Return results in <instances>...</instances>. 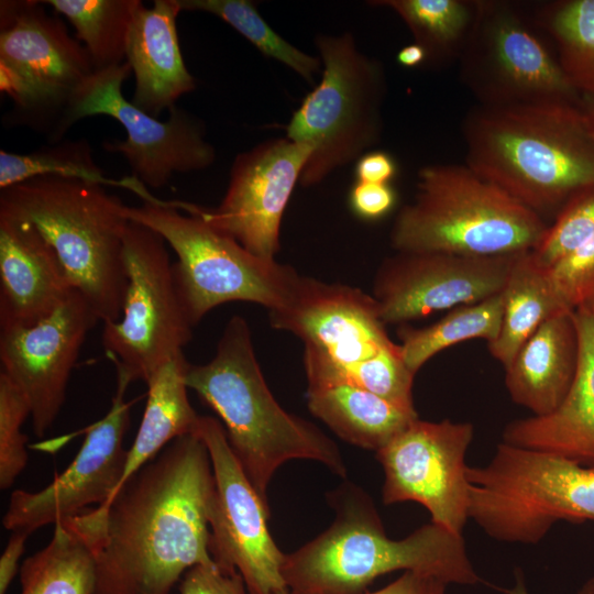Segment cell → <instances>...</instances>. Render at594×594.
Here are the masks:
<instances>
[{
    "instance_id": "1",
    "label": "cell",
    "mask_w": 594,
    "mask_h": 594,
    "mask_svg": "<svg viewBox=\"0 0 594 594\" xmlns=\"http://www.w3.org/2000/svg\"><path fill=\"white\" fill-rule=\"evenodd\" d=\"M215 493L205 442H169L107 503L81 513L96 559L94 594H170L186 571L213 563Z\"/></svg>"
},
{
    "instance_id": "2",
    "label": "cell",
    "mask_w": 594,
    "mask_h": 594,
    "mask_svg": "<svg viewBox=\"0 0 594 594\" xmlns=\"http://www.w3.org/2000/svg\"><path fill=\"white\" fill-rule=\"evenodd\" d=\"M336 519L318 537L285 556L282 574L290 594H364L394 571L435 576L447 584L482 582L462 535L429 522L391 539L370 497L345 484L330 495Z\"/></svg>"
},
{
    "instance_id": "3",
    "label": "cell",
    "mask_w": 594,
    "mask_h": 594,
    "mask_svg": "<svg viewBox=\"0 0 594 594\" xmlns=\"http://www.w3.org/2000/svg\"><path fill=\"white\" fill-rule=\"evenodd\" d=\"M461 131L465 164L543 219L594 185V140L579 103L477 105Z\"/></svg>"
},
{
    "instance_id": "4",
    "label": "cell",
    "mask_w": 594,
    "mask_h": 594,
    "mask_svg": "<svg viewBox=\"0 0 594 594\" xmlns=\"http://www.w3.org/2000/svg\"><path fill=\"white\" fill-rule=\"evenodd\" d=\"M185 381L222 420L232 452L267 505L272 477L289 460L317 461L345 476L337 444L274 398L257 363L249 324L241 316L227 322L209 362L188 364Z\"/></svg>"
},
{
    "instance_id": "5",
    "label": "cell",
    "mask_w": 594,
    "mask_h": 594,
    "mask_svg": "<svg viewBox=\"0 0 594 594\" xmlns=\"http://www.w3.org/2000/svg\"><path fill=\"white\" fill-rule=\"evenodd\" d=\"M0 208L38 230L99 320L120 319L128 286L124 235L130 219L118 196L82 179L38 176L0 189Z\"/></svg>"
},
{
    "instance_id": "6",
    "label": "cell",
    "mask_w": 594,
    "mask_h": 594,
    "mask_svg": "<svg viewBox=\"0 0 594 594\" xmlns=\"http://www.w3.org/2000/svg\"><path fill=\"white\" fill-rule=\"evenodd\" d=\"M548 224L466 164H430L417 175L416 195L397 213L396 252L497 256L531 251Z\"/></svg>"
},
{
    "instance_id": "7",
    "label": "cell",
    "mask_w": 594,
    "mask_h": 594,
    "mask_svg": "<svg viewBox=\"0 0 594 594\" xmlns=\"http://www.w3.org/2000/svg\"><path fill=\"white\" fill-rule=\"evenodd\" d=\"M127 217L156 231L177 255V288L195 327L215 307L249 301L267 310L280 307L299 274L289 265L265 260L208 223L196 205L178 200L127 206Z\"/></svg>"
},
{
    "instance_id": "8",
    "label": "cell",
    "mask_w": 594,
    "mask_h": 594,
    "mask_svg": "<svg viewBox=\"0 0 594 594\" xmlns=\"http://www.w3.org/2000/svg\"><path fill=\"white\" fill-rule=\"evenodd\" d=\"M466 479L469 517L498 541L535 544L559 520H594V468L554 453L502 442Z\"/></svg>"
},
{
    "instance_id": "9",
    "label": "cell",
    "mask_w": 594,
    "mask_h": 594,
    "mask_svg": "<svg viewBox=\"0 0 594 594\" xmlns=\"http://www.w3.org/2000/svg\"><path fill=\"white\" fill-rule=\"evenodd\" d=\"M322 76L286 125V136L312 147L300 185L315 186L377 144L387 81L382 63L351 32L316 37Z\"/></svg>"
},
{
    "instance_id": "10",
    "label": "cell",
    "mask_w": 594,
    "mask_h": 594,
    "mask_svg": "<svg viewBox=\"0 0 594 594\" xmlns=\"http://www.w3.org/2000/svg\"><path fill=\"white\" fill-rule=\"evenodd\" d=\"M40 0L0 2V90L13 102L8 121L58 143L80 87L96 72L85 46Z\"/></svg>"
},
{
    "instance_id": "11",
    "label": "cell",
    "mask_w": 594,
    "mask_h": 594,
    "mask_svg": "<svg viewBox=\"0 0 594 594\" xmlns=\"http://www.w3.org/2000/svg\"><path fill=\"white\" fill-rule=\"evenodd\" d=\"M474 23L458 59L479 106L580 102L534 12L513 1L475 0Z\"/></svg>"
},
{
    "instance_id": "12",
    "label": "cell",
    "mask_w": 594,
    "mask_h": 594,
    "mask_svg": "<svg viewBox=\"0 0 594 594\" xmlns=\"http://www.w3.org/2000/svg\"><path fill=\"white\" fill-rule=\"evenodd\" d=\"M128 286L122 315L103 323L101 341L117 375L130 384L151 376L183 353L193 323L182 301L166 241L130 220L124 235Z\"/></svg>"
},
{
    "instance_id": "13",
    "label": "cell",
    "mask_w": 594,
    "mask_h": 594,
    "mask_svg": "<svg viewBox=\"0 0 594 594\" xmlns=\"http://www.w3.org/2000/svg\"><path fill=\"white\" fill-rule=\"evenodd\" d=\"M131 73L127 61L95 72L75 96L62 124L59 140L77 121L103 114L120 122L127 132L123 141L105 142V150L123 156L132 176L146 187L157 189L174 174L210 167L217 153L206 140L205 123L177 105L168 110L165 121L135 107L122 94V85Z\"/></svg>"
},
{
    "instance_id": "14",
    "label": "cell",
    "mask_w": 594,
    "mask_h": 594,
    "mask_svg": "<svg viewBox=\"0 0 594 594\" xmlns=\"http://www.w3.org/2000/svg\"><path fill=\"white\" fill-rule=\"evenodd\" d=\"M205 442L212 464L215 493L210 509V553L224 571H238L249 594L288 590L285 560L273 540L270 505L258 495L232 452L222 424L200 416L195 432Z\"/></svg>"
},
{
    "instance_id": "15",
    "label": "cell",
    "mask_w": 594,
    "mask_h": 594,
    "mask_svg": "<svg viewBox=\"0 0 594 594\" xmlns=\"http://www.w3.org/2000/svg\"><path fill=\"white\" fill-rule=\"evenodd\" d=\"M473 436L470 422L411 421L376 452L384 471L383 503H419L431 522L462 535L470 518L465 454Z\"/></svg>"
},
{
    "instance_id": "16",
    "label": "cell",
    "mask_w": 594,
    "mask_h": 594,
    "mask_svg": "<svg viewBox=\"0 0 594 594\" xmlns=\"http://www.w3.org/2000/svg\"><path fill=\"white\" fill-rule=\"evenodd\" d=\"M129 385L124 377L117 375V391L110 409L85 430L77 455L62 474L40 491L16 490L11 494L2 518L7 530L31 535L113 497L128 459L123 440L130 427L132 403L124 399Z\"/></svg>"
},
{
    "instance_id": "17",
    "label": "cell",
    "mask_w": 594,
    "mask_h": 594,
    "mask_svg": "<svg viewBox=\"0 0 594 594\" xmlns=\"http://www.w3.org/2000/svg\"><path fill=\"white\" fill-rule=\"evenodd\" d=\"M311 153V146L287 136L239 153L220 205H196L197 212L252 254L275 260L284 211Z\"/></svg>"
},
{
    "instance_id": "18",
    "label": "cell",
    "mask_w": 594,
    "mask_h": 594,
    "mask_svg": "<svg viewBox=\"0 0 594 594\" xmlns=\"http://www.w3.org/2000/svg\"><path fill=\"white\" fill-rule=\"evenodd\" d=\"M98 321L89 301L74 288L41 321L0 327L1 373L25 397L37 437H43L56 420L81 345Z\"/></svg>"
},
{
    "instance_id": "19",
    "label": "cell",
    "mask_w": 594,
    "mask_h": 594,
    "mask_svg": "<svg viewBox=\"0 0 594 594\" xmlns=\"http://www.w3.org/2000/svg\"><path fill=\"white\" fill-rule=\"evenodd\" d=\"M516 254L396 252L382 262L374 277L372 296L381 319L385 324H404L499 294Z\"/></svg>"
},
{
    "instance_id": "20",
    "label": "cell",
    "mask_w": 594,
    "mask_h": 594,
    "mask_svg": "<svg viewBox=\"0 0 594 594\" xmlns=\"http://www.w3.org/2000/svg\"><path fill=\"white\" fill-rule=\"evenodd\" d=\"M271 324L294 333L344 373L395 346L372 295L344 284L299 275L285 302L268 310Z\"/></svg>"
},
{
    "instance_id": "21",
    "label": "cell",
    "mask_w": 594,
    "mask_h": 594,
    "mask_svg": "<svg viewBox=\"0 0 594 594\" xmlns=\"http://www.w3.org/2000/svg\"><path fill=\"white\" fill-rule=\"evenodd\" d=\"M73 289L55 250L38 230L0 208V327L41 321Z\"/></svg>"
},
{
    "instance_id": "22",
    "label": "cell",
    "mask_w": 594,
    "mask_h": 594,
    "mask_svg": "<svg viewBox=\"0 0 594 594\" xmlns=\"http://www.w3.org/2000/svg\"><path fill=\"white\" fill-rule=\"evenodd\" d=\"M304 346L308 408L344 441L377 452L418 418L352 384L323 353Z\"/></svg>"
},
{
    "instance_id": "23",
    "label": "cell",
    "mask_w": 594,
    "mask_h": 594,
    "mask_svg": "<svg viewBox=\"0 0 594 594\" xmlns=\"http://www.w3.org/2000/svg\"><path fill=\"white\" fill-rule=\"evenodd\" d=\"M180 11L176 0H155L152 8L140 1L128 36L125 61L135 78L131 102L155 118L197 86L179 46Z\"/></svg>"
},
{
    "instance_id": "24",
    "label": "cell",
    "mask_w": 594,
    "mask_h": 594,
    "mask_svg": "<svg viewBox=\"0 0 594 594\" xmlns=\"http://www.w3.org/2000/svg\"><path fill=\"white\" fill-rule=\"evenodd\" d=\"M574 315L580 360L568 396L549 415L508 422L502 442L554 453L583 466L594 468V318Z\"/></svg>"
},
{
    "instance_id": "25",
    "label": "cell",
    "mask_w": 594,
    "mask_h": 594,
    "mask_svg": "<svg viewBox=\"0 0 594 594\" xmlns=\"http://www.w3.org/2000/svg\"><path fill=\"white\" fill-rule=\"evenodd\" d=\"M580 339L574 311L547 319L505 367L512 400L532 416L554 411L568 396L579 367Z\"/></svg>"
},
{
    "instance_id": "26",
    "label": "cell",
    "mask_w": 594,
    "mask_h": 594,
    "mask_svg": "<svg viewBox=\"0 0 594 594\" xmlns=\"http://www.w3.org/2000/svg\"><path fill=\"white\" fill-rule=\"evenodd\" d=\"M189 362L179 353L147 381V399L120 486L178 437L194 433L200 415L187 396L185 375ZM119 486V488H120Z\"/></svg>"
},
{
    "instance_id": "27",
    "label": "cell",
    "mask_w": 594,
    "mask_h": 594,
    "mask_svg": "<svg viewBox=\"0 0 594 594\" xmlns=\"http://www.w3.org/2000/svg\"><path fill=\"white\" fill-rule=\"evenodd\" d=\"M502 296L499 333L487 348L505 369L547 319L569 308L559 297L548 270L535 261L531 251L515 255Z\"/></svg>"
},
{
    "instance_id": "28",
    "label": "cell",
    "mask_w": 594,
    "mask_h": 594,
    "mask_svg": "<svg viewBox=\"0 0 594 594\" xmlns=\"http://www.w3.org/2000/svg\"><path fill=\"white\" fill-rule=\"evenodd\" d=\"M53 537L20 568V594H94L96 559L81 514L54 525Z\"/></svg>"
},
{
    "instance_id": "29",
    "label": "cell",
    "mask_w": 594,
    "mask_h": 594,
    "mask_svg": "<svg viewBox=\"0 0 594 594\" xmlns=\"http://www.w3.org/2000/svg\"><path fill=\"white\" fill-rule=\"evenodd\" d=\"M369 3L394 11L415 43L426 51V65L438 67L459 59L476 10L475 0H376Z\"/></svg>"
},
{
    "instance_id": "30",
    "label": "cell",
    "mask_w": 594,
    "mask_h": 594,
    "mask_svg": "<svg viewBox=\"0 0 594 594\" xmlns=\"http://www.w3.org/2000/svg\"><path fill=\"white\" fill-rule=\"evenodd\" d=\"M532 12L570 84L594 96V0L547 1Z\"/></svg>"
},
{
    "instance_id": "31",
    "label": "cell",
    "mask_w": 594,
    "mask_h": 594,
    "mask_svg": "<svg viewBox=\"0 0 594 594\" xmlns=\"http://www.w3.org/2000/svg\"><path fill=\"white\" fill-rule=\"evenodd\" d=\"M503 315L502 293L479 302L452 308L437 322L398 329L400 350L407 367L416 374L422 365L442 350L472 339L496 340Z\"/></svg>"
},
{
    "instance_id": "32",
    "label": "cell",
    "mask_w": 594,
    "mask_h": 594,
    "mask_svg": "<svg viewBox=\"0 0 594 594\" xmlns=\"http://www.w3.org/2000/svg\"><path fill=\"white\" fill-rule=\"evenodd\" d=\"M38 176L78 178L101 186H114L131 190L143 201L155 199L145 185L134 176L109 178L92 157L86 140L65 141L30 153L0 151V188Z\"/></svg>"
},
{
    "instance_id": "33",
    "label": "cell",
    "mask_w": 594,
    "mask_h": 594,
    "mask_svg": "<svg viewBox=\"0 0 594 594\" xmlns=\"http://www.w3.org/2000/svg\"><path fill=\"white\" fill-rule=\"evenodd\" d=\"M64 15L88 52L96 72L125 62L128 36L140 0H42Z\"/></svg>"
},
{
    "instance_id": "34",
    "label": "cell",
    "mask_w": 594,
    "mask_h": 594,
    "mask_svg": "<svg viewBox=\"0 0 594 594\" xmlns=\"http://www.w3.org/2000/svg\"><path fill=\"white\" fill-rule=\"evenodd\" d=\"M182 11H204L213 14L250 43L263 55L273 58L308 82H314L320 72V58L311 56L282 37L261 16L256 4L249 0H176Z\"/></svg>"
},
{
    "instance_id": "35",
    "label": "cell",
    "mask_w": 594,
    "mask_h": 594,
    "mask_svg": "<svg viewBox=\"0 0 594 594\" xmlns=\"http://www.w3.org/2000/svg\"><path fill=\"white\" fill-rule=\"evenodd\" d=\"M594 234V185L575 190L531 250L535 261L549 270Z\"/></svg>"
},
{
    "instance_id": "36",
    "label": "cell",
    "mask_w": 594,
    "mask_h": 594,
    "mask_svg": "<svg viewBox=\"0 0 594 594\" xmlns=\"http://www.w3.org/2000/svg\"><path fill=\"white\" fill-rule=\"evenodd\" d=\"M337 370L352 384L406 411L417 413L413 398V384L416 374L404 362L398 343L382 351L349 373H344L338 367Z\"/></svg>"
},
{
    "instance_id": "37",
    "label": "cell",
    "mask_w": 594,
    "mask_h": 594,
    "mask_svg": "<svg viewBox=\"0 0 594 594\" xmlns=\"http://www.w3.org/2000/svg\"><path fill=\"white\" fill-rule=\"evenodd\" d=\"M30 416L22 393L0 372V487H11L28 463V436L21 431Z\"/></svg>"
},
{
    "instance_id": "38",
    "label": "cell",
    "mask_w": 594,
    "mask_h": 594,
    "mask_svg": "<svg viewBox=\"0 0 594 594\" xmlns=\"http://www.w3.org/2000/svg\"><path fill=\"white\" fill-rule=\"evenodd\" d=\"M548 272L562 302L576 315L594 318V234Z\"/></svg>"
},
{
    "instance_id": "39",
    "label": "cell",
    "mask_w": 594,
    "mask_h": 594,
    "mask_svg": "<svg viewBox=\"0 0 594 594\" xmlns=\"http://www.w3.org/2000/svg\"><path fill=\"white\" fill-rule=\"evenodd\" d=\"M179 594H249L238 571H224L216 562L198 564L182 576Z\"/></svg>"
},
{
    "instance_id": "40",
    "label": "cell",
    "mask_w": 594,
    "mask_h": 594,
    "mask_svg": "<svg viewBox=\"0 0 594 594\" xmlns=\"http://www.w3.org/2000/svg\"><path fill=\"white\" fill-rule=\"evenodd\" d=\"M350 206L359 217L376 220L387 215L396 202L389 184L356 182L350 191Z\"/></svg>"
},
{
    "instance_id": "41",
    "label": "cell",
    "mask_w": 594,
    "mask_h": 594,
    "mask_svg": "<svg viewBox=\"0 0 594 594\" xmlns=\"http://www.w3.org/2000/svg\"><path fill=\"white\" fill-rule=\"evenodd\" d=\"M447 583L413 571H405L386 586L364 594H447Z\"/></svg>"
},
{
    "instance_id": "42",
    "label": "cell",
    "mask_w": 594,
    "mask_h": 594,
    "mask_svg": "<svg viewBox=\"0 0 594 594\" xmlns=\"http://www.w3.org/2000/svg\"><path fill=\"white\" fill-rule=\"evenodd\" d=\"M397 168L393 157L382 151L363 154L356 162V182L388 184L396 175Z\"/></svg>"
},
{
    "instance_id": "43",
    "label": "cell",
    "mask_w": 594,
    "mask_h": 594,
    "mask_svg": "<svg viewBox=\"0 0 594 594\" xmlns=\"http://www.w3.org/2000/svg\"><path fill=\"white\" fill-rule=\"evenodd\" d=\"M30 534L12 531V535L0 558V594H6L18 572L19 561L25 550V541Z\"/></svg>"
},
{
    "instance_id": "44",
    "label": "cell",
    "mask_w": 594,
    "mask_h": 594,
    "mask_svg": "<svg viewBox=\"0 0 594 594\" xmlns=\"http://www.w3.org/2000/svg\"><path fill=\"white\" fill-rule=\"evenodd\" d=\"M399 65L407 68H415L427 63L426 51L417 43L403 46L396 55Z\"/></svg>"
},
{
    "instance_id": "45",
    "label": "cell",
    "mask_w": 594,
    "mask_h": 594,
    "mask_svg": "<svg viewBox=\"0 0 594 594\" xmlns=\"http://www.w3.org/2000/svg\"><path fill=\"white\" fill-rule=\"evenodd\" d=\"M515 584L512 588H502V591L506 594H529L525 576L522 572L517 569L515 571ZM578 594H594V576L587 579L583 585L578 591Z\"/></svg>"
},
{
    "instance_id": "46",
    "label": "cell",
    "mask_w": 594,
    "mask_h": 594,
    "mask_svg": "<svg viewBox=\"0 0 594 594\" xmlns=\"http://www.w3.org/2000/svg\"><path fill=\"white\" fill-rule=\"evenodd\" d=\"M579 109L585 127L594 140V96L581 95Z\"/></svg>"
},
{
    "instance_id": "47",
    "label": "cell",
    "mask_w": 594,
    "mask_h": 594,
    "mask_svg": "<svg viewBox=\"0 0 594 594\" xmlns=\"http://www.w3.org/2000/svg\"><path fill=\"white\" fill-rule=\"evenodd\" d=\"M280 594H290V592H289V590H287V591L280 593Z\"/></svg>"
}]
</instances>
